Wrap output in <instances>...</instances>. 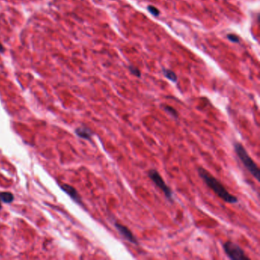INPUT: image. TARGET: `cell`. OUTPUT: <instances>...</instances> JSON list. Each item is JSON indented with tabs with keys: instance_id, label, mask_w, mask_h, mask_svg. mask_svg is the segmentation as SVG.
Wrapping results in <instances>:
<instances>
[{
	"instance_id": "obj_13",
	"label": "cell",
	"mask_w": 260,
	"mask_h": 260,
	"mask_svg": "<svg viewBox=\"0 0 260 260\" xmlns=\"http://www.w3.org/2000/svg\"><path fill=\"white\" fill-rule=\"evenodd\" d=\"M228 38L229 39L230 41H232L233 43H239L240 42V38L238 37V36L236 35V34H228Z\"/></svg>"
},
{
	"instance_id": "obj_14",
	"label": "cell",
	"mask_w": 260,
	"mask_h": 260,
	"mask_svg": "<svg viewBox=\"0 0 260 260\" xmlns=\"http://www.w3.org/2000/svg\"><path fill=\"white\" fill-rule=\"evenodd\" d=\"M4 50H5V49H4V47H3V46L1 44H0V53H2V52H4Z\"/></svg>"
},
{
	"instance_id": "obj_10",
	"label": "cell",
	"mask_w": 260,
	"mask_h": 260,
	"mask_svg": "<svg viewBox=\"0 0 260 260\" xmlns=\"http://www.w3.org/2000/svg\"><path fill=\"white\" fill-rule=\"evenodd\" d=\"M163 108L168 114L172 115L173 118H177L178 117H179V113H178V111L175 109V108H172V106H169V105H164Z\"/></svg>"
},
{
	"instance_id": "obj_9",
	"label": "cell",
	"mask_w": 260,
	"mask_h": 260,
	"mask_svg": "<svg viewBox=\"0 0 260 260\" xmlns=\"http://www.w3.org/2000/svg\"><path fill=\"white\" fill-rule=\"evenodd\" d=\"M163 74L167 79H169L172 82L176 83L177 81L176 74L174 73L173 71H172V70H168V69H163Z\"/></svg>"
},
{
	"instance_id": "obj_8",
	"label": "cell",
	"mask_w": 260,
	"mask_h": 260,
	"mask_svg": "<svg viewBox=\"0 0 260 260\" xmlns=\"http://www.w3.org/2000/svg\"><path fill=\"white\" fill-rule=\"evenodd\" d=\"M14 199V195L10 192H0V200L5 203H11Z\"/></svg>"
},
{
	"instance_id": "obj_3",
	"label": "cell",
	"mask_w": 260,
	"mask_h": 260,
	"mask_svg": "<svg viewBox=\"0 0 260 260\" xmlns=\"http://www.w3.org/2000/svg\"><path fill=\"white\" fill-rule=\"evenodd\" d=\"M148 177L152 180V182L163 192L164 195L169 201H173V193L171 188L166 184L165 181L156 169H152L148 171Z\"/></svg>"
},
{
	"instance_id": "obj_11",
	"label": "cell",
	"mask_w": 260,
	"mask_h": 260,
	"mask_svg": "<svg viewBox=\"0 0 260 260\" xmlns=\"http://www.w3.org/2000/svg\"><path fill=\"white\" fill-rule=\"evenodd\" d=\"M147 10L154 16H159V10L157 9V8L154 7L153 6H149L147 7Z\"/></svg>"
},
{
	"instance_id": "obj_2",
	"label": "cell",
	"mask_w": 260,
	"mask_h": 260,
	"mask_svg": "<svg viewBox=\"0 0 260 260\" xmlns=\"http://www.w3.org/2000/svg\"><path fill=\"white\" fill-rule=\"evenodd\" d=\"M233 147H234L235 153L236 154L240 160L242 162L243 165L256 180L259 181L260 171L259 167L256 165V162L253 160V159L250 157L244 146L239 142H235L233 144Z\"/></svg>"
},
{
	"instance_id": "obj_7",
	"label": "cell",
	"mask_w": 260,
	"mask_h": 260,
	"mask_svg": "<svg viewBox=\"0 0 260 260\" xmlns=\"http://www.w3.org/2000/svg\"><path fill=\"white\" fill-rule=\"evenodd\" d=\"M76 133L79 136L83 139L89 140L93 136V133L89 129L86 128H79L76 130Z\"/></svg>"
},
{
	"instance_id": "obj_5",
	"label": "cell",
	"mask_w": 260,
	"mask_h": 260,
	"mask_svg": "<svg viewBox=\"0 0 260 260\" xmlns=\"http://www.w3.org/2000/svg\"><path fill=\"white\" fill-rule=\"evenodd\" d=\"M114 225L115 228H116V230L118 231V233L121 235V236H122L124 240H128L129 243H133V244H138L137 239H136V237L134 236V233L130 230L128 227L124 226V225L121 224V223H118V222H115Z\"/></svg>"
},
{
	"instance_id": "obj_6",
	"label": "cell",
	"mask_w": 260,
	"mask_h": 260,
	"mask_svg": "<svg viewBox=\"0 0 260 260\" xmlns=\"http://www.w3.org/2000/svg\"><path fill=\"white\" fill-rule=\"evenodd\" d=\"M61 188L64 191V192H67V193L68 194V195H70V196L71 197L73 200H75L76 202H80H80H81V198H80V196L79 195L77 191L73 187L70 186V185H67V184H64V185H61Z\"/></svg>"
},
{
	"instance_id": "obj_4",
	"label": "cell",
	"mask_w": 260,
	"mask_h": 260,
	"mask_svg": "<svg viewBox=\"0 0 260 260\" xmlns=\"http://www.w3.org/2000/svg\"><path fill=\"white\" fill-rule=\"evenodd\" d=\"M223 250L227 256L233 260H249L245 252L236 243L232 241H228L223 245Z\"/></svg>"
},
{
	"instance_id": "obj_15",
	"label": "cell",
	"mask_w": 260,
	"mask_h": 260,
	"mask_svg": "<svg viewBox=\"0 0 260 260\" xmlns=\"http://www.w3.org/2000/svg\"><path fill=\"white\" fill-rule=\"evenodd\" d=\"M2 208V206H1V203H0V209Z\"/></svg>"
},
{
	"instance_id": "obj_12",
	"label": "cell",
	"mask_w": 260,
	"mask_h": 260,
	"mask_svg": "<svg viewBox=\"0 0 260 260\" xmlns=\"http://www.w3.org/2000/svg\"><path fill=\"white\" fill-rule=\"evenodd\" d=\"M129 70H130V72H131L133 75L135 76L141 77V71H140V70H138V68H136V67H133V66H130Z\"/></svg>"
},
{
	"instance_id": "obj_1",
	"label": "cell",
	"mask_w": 260,
	"mask_h": 260,
	"mask_svg": "<svg viewBox=\"0 0 260 260\" xmlns=\"http://www.w3.org/2000/svg\"><path fill=\"white\" fill-rule=\"evenodd\" d=\"M198 172L199 176L202 178L205 183L223 202L229 204L237 203V198L234 195H231L227 190L226 188L223 186V184L218 179L214 177L206 169L202 167H198Z\"/></svg>"
}]
</instances>
